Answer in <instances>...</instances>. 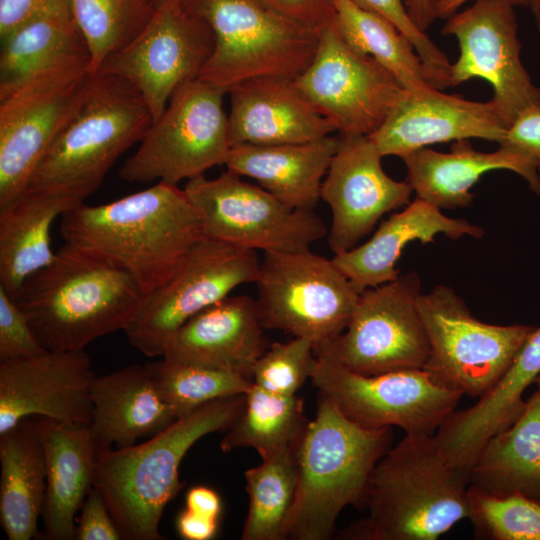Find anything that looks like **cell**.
<instances>
[{
	"label": "cell",
	"instance_id": "22",
	"mask_svg": "<svg viewBox=\"0 0 540 540\" xmlns=\"http://www.w3.org/2000/svg\"><path fill=\"white\" fill-rule=\"evenodd\" d=\"M228 94L231 147L298 144L336 132L334 125L298 89L295 80L253 79Z\"/></svg>",
	"mask_w": 540,
	"mask_h": 540
},
{
	"label": "cell",
	"instance_id": "31",
	"mask_svg": "<svg viewBox=\"0 0 540 540\" xmlns=\"http://www.w3.org/2000/svg\"><path fill=\"white\" fill-rule=\"evenodd\" d=\"M0 522L9 540H30L43 514L47 470L34 417L0 434Z\"/></svg>",
	"mask_w": 540,
	"mask_h": 540
},
{
	"label": "cell",
	"instance_id": "21",
	"mask_svg": "<svg viewBox=\"0 0 540 540\" xmlns=\"http://www.w3.org/2000/svg\"><path fill=\"white\" fill-rule=\"evenodd\" d=\"M508 128L492 100L471 101L429 87L404 90L385 121L369 137L383 157L402 159L436 143L481 138L500 144Z\"/></svg>",
	"mask_w": 540,
	"mask_h": 540
},
{
	"label": "cell",
	"instance_id": "26",
	"mask_svg": "<svg viewBox=\"0 0 540 540\" xmlns=\"http://www.w3.org/2000/svg\"><path fill=\"white\" fill-rule=\"evenodd\" d=\"M406 181L416 197L440 209L469 207L474 195L472 187L480 177L492 170L506 169L520 175L529 188L540 196V175L524 153L504 145L494 152L473 148L469 139L454 141L449 153L424 147L403 157Z\"/></svg>",
	"mask_w": 540,
	"mask_h": 540
},
{
	"label": "cell",
	"instance_id": "7",
	"mask_svg": "<svg viewBox=\"0 0 540 540\" xmlns=\"http://www.w3.org/2000/svg\"><path fill=\"white\" fill-rule=\"evenodd\" d=\"M211 27L215 43L199 79L229 93L258 78L295 80L312 61L319 32L261 0H182Z\"/></svg>",
	"mask_w": 540,
	"mask_h": 540
},
{
	"label": "cell",
	"instance_id": "13",
	"mask_svg": "<svg viewBox=\"0 0 540 540\" xmlns=\"http://www.w3.org/2000/svg\"><path fill=\"white\" fill-rule=\"evenodd\" d=\"M259 268L256 251L205 236L174 275L148 296L123 331L144 355L163 356L188 320L240 285L255 283Z\"/></svg>",
	"mask_w": 540,
	"mask_h": 540
},
{
	"label": "cell",
	"instance_id": "15",
	"mask_svg": "<svg viewBox=\"0 0 540 540\" xmlns=\"http://www.w3.org/2000/svg\"><path fill=\"white\" fill-rule=\"evenodd\" d=\"M206 237L249 250L300 251L327 234L314 210L290 207L262 188L228 171L186 182Z\"/></svg>",
	"mask_w": 540,
	"mask_h": 540
},
{
	"label": "cell",
	"instance_id": "30",
	"mask_svg": "<svg viewBox=\"0 0 540 540\" xmlns=\"http://www.w3.org/2000/svg\"><path fill=\"white\" fill-rule=\"evenodd\" d=\"M468 484L490 496L540 501L539 387L516 421L484 443L469 468Z\"/></svg>",
	"mask_w": 540,
	"mask_h": 540
},
{
	"label": "cell",
	"instance_id": "49",
	"mask_svg": "<svg viewBox=\"0 0 540 540\" xmlns=\"http://www.w3.org/2000/svg\"><path fill=\"white\" fill-rule=\"evenodd\" d=\"M468 0H433L430 10L432 21L436 18H446L457 13V10ZM513 6L529 7L530 0H507Z\"/></svg>",
	"mask_w": 540,
	"mask_h": 540
},
{
	"label": "cell",
	"instance_id": "36",
	"mask_svg": "<svg viewBox=\"0 0 540 540\" xmlns=\"http://www.w3.org/2000/svg\"><path fill=\"white\" fill-rule=\"evenodd\" d=\"M249 496L242 540H284L298 485L297 448L244 472Z\"/></svg>",
	"mask_w": 540,
	"mask_h": 540
},
{
	"label": "cell",
	"instance_id": "52",
	"mask_svg": "<svg viewBox=\"0 0 540 540\" xmlns=\"http://www.w3.org/2000/svg\"><path fill=\"white\" fill-rule=\"evenodd\" d=\"M175 1H182V0H149L150 4L154 8V10H156V9H158L160 7H163L164 5L169 4L171 2H175Z\"/></svg>",
	"mask_w": 540,
	"mask_h": 540
},
{
	"label": "cell",
	"instance_id": "1",
	"mask_svg": "<svg viewBox=\"0 0 540 540\" xmlns=\"http://www.w3.org/2000/svg\"><path fill=\"white\" fill-rule=\"evenodd\" d=\"M65 243L100 255L127 271L148 296L164 285L204 235L184 188L157 182L115 201L67 210Z\"/></svg>",
	"mask_w": 540,
	"mask_h": 540
},
{
	"label": "cell",
	"instance_id": "23",
	"mask_svg": "<svg viewBox=\"0 0 540 540\" xmlns=\"http://www.w3.org/2000/svg\"><path fill=\"white\" fill-rule=\"evenodd\" d=\"M265 330L255 299L229 295L188 320L162 357L252 379L256 361L269 346Z\"/></svg>",
	"mask_w": 540,
	"mask_h": 540
},
{
	"label": "cell",
	"instance_id": "47",
	"mask_svg": "<svg viewBox=\"0 0 540 540\" xmlns=\"http://www.w3.org/2000/svg\"><path fill=\"white\" fill-rule=\"evenodd\" d=\"M175 524L179 536L185 540H211L217 534L219 519L209 518L185 508L178 514Z\"/></svg>",
	"mask_w": 540,
	"mask_h": 540
},
{
	"label": "cell",
	"instance_id": "38",
	"mask_svg": "<svg viewBox=\"0 0 540 540\" xmlns=\"http://www.w3.org/2000/svg\"><path fill=\"white\" fill-rule=\"evenodd\" d=\"M73 14L86 41L89 70L133 40L151 19L149 0H72Z\"/></svg>",
	"mask_w": 540,
	"mask_h": 540
},
{
	"label": "cell",
	"instance_id": "20",
	"mask_svg": "<svg viewBox=\"0 0 540 540\" xmlns=\"http://www.w3.org/2000/svg\"><path fill=\"white\" fill-rule=\"evenodd\" d=\"M95 378L84 349L0 361V434L27 417L90 425Z\"/></svg>",
	"mask_w": 540,
	"mask_h": 540
},
{
	"label": "cell",
	"instance_id": "9",
	"mask_svg": "<svg viewBox=\"0 0 540 540\" xmlns=\"http://www.w3.org/2000/svg\"><path fill=\"white\" fill-rule=\"evenodd\" d=\"M417 303L430 345L423 369L440 386L473 398L499 382L536 328L482 322L446 285L421 293Z\"/></svg>",
	"mask_w": 540,
	"mask_h": 540
},
{
	"label": "cell",
	"instance_id": "10",
	"mask_svg": "<svg viewBox=\"0 0 540 540\" xmlns=\"http://www.w3.org/2000/svg\"><path fill=\"white\" fill-rule=\"evenodd\" d=\"M255 283L264 328L315 347L345 330L360 296L332 259L309 249L265 252Z\"/></svg>",
	"mask_w": 540,
	"mask_h": 540
},
{
	"label": "cell",
	"instance_id": "27",
	"mask_svg": "<svg viewBox=\"0 0 540 540\" xmlns=\"http://www.w3.org/2000/svg\"><path fill=\"white\" fill-rule=\"evenodd\" d=\"M47 470L45 536L75 538V515L93 488L98 446L89 424L34 417Z\"/></svg>",
	"mask_w": 540,
	"mask_h": 540
},
{
	"label": "cell",
	"instance_id": "34",
	"mask_svg": "<svg viewBox=\"0 0 540 540\" xmlns=\"http://www.w3.org/2000/svg\"><path fill=\"white\" fill-rule=\"evenodd\" d=\"M245 397L242 413L221 440L223 452L250 447L266 460L298 448L310 422L303 399L271 393L254 383Z\"/></svg>",
	"mask_w": 540,
	"mask_h": 540
},
{
	"label": "cell",
	"instance_id": "40",
	"mask_svg": "<svg viewBox=\"0 0 540 540\" xmlns=\"http://www.w3.org/2000/svg\"><path fill=\"white\" fill-rule=\"evenodd\" d=\"M315 361V345L309 339L293 337L287 342H275L256 361L252 381L271 393L296 395L311 378Z\"/></svg>",
	"mask_w": 540,
	"mask_h": 540
},
{
	"label": "cell",
	"instance_id": "2",
	"mask_svg": "<svg viewBox=\"0 0 540 540\" xmlns=\"http://www.w3.org/2000/svg\"><path fill=\"white\" fill-rule=\"evenodd\" d=\"M147 298L120 266L64 243L49 265L25 281L14 300L46 350L75 351L124 330Z\"/></svg>",
	"mask_w": 540,
	"mask_h": 540
},
{
	"label": "cell",
	"instance_id": "48",
	"mask_svg": "<svg viewBox=\"0 0 540 540\" xmlns=\"http://www.w3.org/2000/svg\"><path fill=\"white\" fill-rule=\"evenodd\" d=\"M185 508L197 514L219 519L222 512V501L212 488L197 485L191 487L185 497Z\"/></svg>",
	"mask_w": 540,
	"mask_h": 540
},
{
	"label": "cell",
	"instance_id": "11",
	"mask_svg": "<svg viewBox=\"0 0 540 540\" xmlns=\"http://www.w3.org/2000/svg\"><path fill=\"white\" fill-rule=\"evenodd\" d=\"M225 94L199 78L178 88L139 148L125 160L120 178L130 183L178 185L225 165L231 149Z\"/></svg>",
	"mask_w": 540,
	"mask_h": 540
},
{
	"label": "cell",
	"instance_id": "42",
	"mask_svg": "<svg viewBox=\"0 0 540 540\" xmlns=\"http://www.w3.org/2000/svg\"><path fill=\"white\" fill-rule=\"evenodd\" d=\"M46 350L17 302L0 287V361L38 356Z\"/></svg>",
	"mask_w": 540,
	"mask_h": 540
},
{
	"label": "cell",
	"instance_id": "32",
	"mask_svg": "<svg viewBox=\"0 0 540 540\" xmlns=\"http://www.w3.org/2000/svg\"><path fill=\"white\" fill-rule=\"evenodd\" d=\"M77 205L63 197L24 192L0 208V287L13 299L31 275L52 262V224Z\"/></svg>",
	"mask_w": 540,
	"mask_h": 540
},
{
	"label": "cell",
	"instance_id": "53",
	"mask_svg": "<svg viewBox=\"0 0 540 540\" xmlns=\"http://www.w3.org/2000/svg\"><path fill=\"white\" fill-rule=\"evenodd\" d=\"M534 383L537 385V387L540 388V374H539V376L536 378V380H535Z\"/></svg>",
	"mask_w": 540,
	"mask_h": 540
},
{
	"label": "cell",
	"instance_id": "14",
	"mask_svg": "<svg viewBox=\"0 0 540 540\" xmlns=\"http://www.w3.org/2000/svg\"><path fill=\"white\" fill-rule=\"evenodd\" d=\"M315 355L310 379L319 394L365 428L396 426L405 434L434 435L463 396L437 384L424 369L363 375Z\"/></svg>",
	"mask_w": 540,
	"mask_h": 540
},
{
	"label": "cell",
	"instance_id": "35",
	"mask_svg": "<svg viewBox=\"0 0 540 540\" xmlns=\"http://www.w3.org/2000/svg\"><path fill=\"white\" fill-rule=\"evenodd\" d=\"M331 2L335 26L353 49L372 57L407 91L433 87L412 42L394 24L353 0Z\"/></svg>",
	"mask_w": 540,
	"mask_h": 540
},
{
	"label": "cell",
	"instance_id": "29",
	"mask_svg": "<svg viewBox=\"0 0 540 540\" xmlns=\"http://www.w3.org/2000/svg\"><path fill=\"white\" fill-rule=\"evenodd\" d=\"M90 428L98 450L125 448L153 436L177 418L161 398L146 366L130 365L95 378Z\"/></svg>",
	"mask_w": 540,
	"mask_h": 540
},
{
	"label": "cell",
	"instance_id": "37",
	"mask_svg": "<svg viewBox=\"0 0 540 540\" xmlns=\"http://www.w3.org/2000/svg\"><path fill=\"white\" fill-rule=\"evenodd\" d=\"M145 366L177 419L212 401L247 394L253 386L251 378L234 372L164 357Z\"/></svg>",
	"mask_w": 540,
	"mask_h": 540
},
{
	"label": "cell",
	"instance_id": "44",
	"mask_svg": "<svg viewBox=\"0 0 540 540\" xmlns=\"http://www.w3.org/2000/svg\"><path fill=\"white\" fill-rule=\"evenodd\" d=\"M499 145L524 153L540 172V106L523 111L510 125Z\"/></svg>",
	"mask_w": 540,
	"mask_h": 540
},
{
	"label": "cell",
	"instance_id": "5",
	"mask_svg": "<svg viewBox=\"0 0 540 540\" xmlns=\"http://www.w3.org/2000/svg\"><path fill=\"white\" fill-rule=\"evenodd\" d=\"M390 427L365 428L319 394L297 448L298 485L284 540H327L347 506L365 505L372 472L391 448Z\"/></svg>",
	"mask_w": 540,
	"mask_h": 540
},
{
	"label": "cell",
	"instance_id": "50",
	"mask_svg": "<svg viewBox=\"0 0 540 540\" xmlns=\"http://www.w3.org/2000/svg\"><path fill=\"white\" fill-rule=\"evenodd\" d=\"M433 0H412L408 13L414 24L424 31L433 21L430 10Z\"/></svg>",
	"mask_w": 540,
	"mask_h": 540
},
{
	"label": "cell",
	"instance_id": "12",
	"mask_svg": "<svg viewBox=\"0 0 540 540\" xmlns=\"http://www.w3.org/2000/svg\"><path fill=\"white\" fill-rule=\"evenodd\" d=\"M421 293L415 271L367 288L345 330L315 354L363 375L423 369L430 345L417 303Z\"/></svg>",
	"mask_w": 540,
	"mask_h": 540
},
{
	"label": "cell",
	"instance_id": "39",
	"mask_svg": "<svg viewBox=\"0 0 540 540\" xmlns=\"http://www.w3.org/2000/svg\"><path fill=\"white\" fill-rule=\"evenodd\" d=\"M470 520L476 538L540 540V501L521 495L495 497L469 487Z\"/></svg>",
	"mask_w": 540,
	"mask_h": 540
},
{
	"label": "cell",
	"instance_id": "33",
	"mask_svg": "<svg viewBox=\"0 0 540 540\" xmlns=\"http://www.w3.org/2000/svg\"><path fill=\"white\" fill-rule=\"evenodd\" d=\"M89 59L72 0H61L1 38L0 92L49 67ZM90 62V61H89Z\"/></svg>",
	"mask_w": 540,
	"mask_h": 540
},
{
	"label": "cell",
	"instance_id": "24",
	"mask_svg": "<svg viewBox=\"0 0 540 540\" xmlns=\"http://www.w3.org/2000/svg\"><path fill=\"white\" fill-rule=\"evenodd\" d=\"M540 374V327L535 328L499 382L467 409L454 411L434 434L444 457L468 473L484 443L522 413L525 390Z\"/></svg>",
	"mask_w": 540,
	"mask_h": 540
},
{
	"label": "cell",
	"instance_id": "54",
	"mask_svg": "<svg viewBox=\"0 0 540 540\" xmlns=\"http://www.w3.org/2000/svg\"><path fill=\"white\" fill-rule=\"evenodd\" d=\"M411 1H412V0H404L405 4H406V6H407V9H408L409 5L411 4Z\"/></svg>",
	"mask_w": 540,
	"mask_h": 540
},
{
	"label": "cell",
	"instance_id": "16",
	"mask_svg": "<svg viewBox=\"0 0 540 540\" xmlns=\"http://www.w3.org/2000/svg\"><path fill=\"white\" fill-rule=\"evenodd\" d=\"M295 84L340 137L371 135L405 90L372 57L353 49L334 21L319 32L316 53Z\"/></svg>",
	"mask_w": 540,
	"mask_h": 540
},
{
	"label": "cell",
	"instance_id": "25",
	"mask_svg": "<svg viewBox=\"0 0 540 540\" xmlns=\"http://www.w3.org/2000/svg\"><path fill=\"white\" fill-rule=\"evenodd\" d=\"M482 227L462 218L444 215L437 206L417 198L383 221L373 236L349 251L334 255L335 265L362 293L396 279V268L404 248L413 241L432 243L439 234L452 240L470 236L481 238Z\"/></svg>",
	"mask_w": 540,
	"mask_h": 540
},
{
	"label": "cell",
	"instance_id": "17",
	"mask_svg": "<svg viewBox=\"0 0 540 540\" xmlns=\"http://www.w3.org/2000/svg\"><path fill=\"white\" fill-rule=\"evenodd\" d=\"M215 38L210 25L182 1L156 9L143 30L108 56L97 73L118 76L143 97L153 121L175 91L199 78Z\"/></svg>",
	"mask_w": 540,
	"mask_h": 540
},
{
	"label": "cell",
	"instance_id": "46",
	"mask_svg": "<svg viewBox=\"0 0 540 540\" xmlns=\"http://www.w3.org/2000/svg\"><path fill=\"white\" fill-rule=\"evenodd\" d=\"M61 0H0V38Z\"/></svg>",
	"mask_w": 540,
	"mask_h": 540
},
{
	"label": "cell",
	"instance_id": "18",
	"mask_svg": "<svg viewBox=\"0 0 540 540\" xmlns=\"http://www.w3.org/2000/svg\"><path fill=\"white\" fill-rule=\"evenodd\" d=\"M514 6L507 0H476L449 17L442 34L458 40L460 55L451 68L452 86L482 78L493 87L491 99L508 127L526 109L540 106L520 58Z\"/></svg>",
	"mask_w": 540,
	"mask_h": 540
},
{
	"label": "cell",
	"instance_id": "43",
	"mask_svg": "<svg viewBox=\"0 0 540 540\" xmlns=\"http://www.w3.org/2000/svg\"><path fill=\"white\" fill-rule=\"evenodd\" d=\"M76 540H120L116 526L101 494L93 487L87 495L75 528Z\"/></svg>",
	"mask_w": 540,
	"mask_h": 540
},
{
	"label": "cell",
	"instance_id": "41",
	"mask_svg": "<svg viewBox=\"0 0 540 540\" xmlns=\"http://www.w3.org/2000/svg\"><path fill=\"white\" fill-rule=\"evenodd\" d=\"M396 26L413 44L431 86L442 90L452 86L451 68L446 55L421 31L409 16L404 0H353Z\"/></svg>",
	"mask_w": 540,
	"mask_h": 540
},
{
	"label": "cell",
	"instance_id": "8",
	"mask_svg": "<svg viewBox=\"0 0 540 540\" xmlns=\"http://www.w3.org/2000/svg\"><path fill=\"white\" fill-rule=\"evenodd\" d=\"M89 59L67 61L0 92V208L25 190L36 166L84 102Z\"/></svg>",
	"mask_w": 540,
	"mask_h": 540
},
{
	"label": "cell",
	"instance_id": "51",
	"mask_svg": "<svg viewBox=\"0 0 540 540\" xmlns=\"http://www.w3.org/2000/svg\"><path fill=\"white\" fill-rule=\"evenodd\" d=\"M529 8L531 9L540 29V0H530Z\"/></svg>",
	"mask_w": 540,
	"mask_h": 540
},
{
	"label": "cell",
	"instance_id": "28",
	"mask_svg": "<svg viewBox=\"0 0 540 540\" xmlns=\"http://www.w3.org/2000/svg\"><path fill=\"white\" fill-rule=\"evenodd\" d=\"M339 142V136L329 135L298 144L237 145L231 147L225 166L257 181L292 208L314 210Z\"/></svg>",
	"mask_w": 540,
	"mask_h": 540
},
{
	"label": "cell",
	"instance_id": "4",
	"mask_svg": "<svg viewBox=\"0 0 540 540\" xmlns=\"http://www.w3.org/2000/svg\"><path fill=\"white\" fill-rule=\"evenodd\" d=\"M245 395L212 401L140 444L98 451L93 487L122 539H164L159 523L164 508L183 487L179 479L183 457L203 436L225 432L242 413Z\"/></svg>",
	"mask_w": 540,
	"mask_h": 540
},
{
	"label": "cell",
	"instance_id": "45",
	"mask_svg": "<svg viewBox=\"0 0 540 540\" xmlns=\"http://www.w3.org/2000/svg\"><path fill=\"white\" fill-rule=\"evenodd\" d=\"M282 15L320 32L334 21L331 0H261Z\"/></svg>",
	"mask_w": 540,
	"mask_h": 540
},
{
	"label": "cell",
	"instance_id": "6",
	"mask_svg": "<svg viewBox=\"0 0 540 540\" xmlns=\"http://www.w3.org/2000/svg\"><path fill=\"white\" fill-rule=\"evenodd\" d=\"M152 122L143 97L129 82L94 74L84 102L46 151L24 192L84 203Z\"/></svg>",
	"mask_w": 540,
	"mask_h": 540
},
{
	"label": "cell",
	"instance_id": "19",
	"mask_svg": "<svg viewBox=\"0 0 540 540\" xmlns=\"http://www.w3.org/2000/svg\"><path fill=\"white\" fill-rule=\"evenodd\" d=\"M382 157L369 136L340 137L321 186L331 210L328 243L334 255L356 247L384 214L411 202V185L389 177Z\"/></svg>",
	"mask_w": 540,
	"mask_h": 540
},
{
	"label": "cell",
	"instance_id": "3",
	"mask_svg": "<svg viewBox=\"0 0 540 540\" xmlns=\"http://www.w3.org/2000/svg\"><path fill=\"white\" fill-rule=\"evenodd\" d=\"M364 506L368 515L339 539L435 540L468 519V474L444 457L434 435L405 434L376 464Z\"/></svg>",
	"mask_w": 540,
	"mask_h": 540
}]
</instances>
